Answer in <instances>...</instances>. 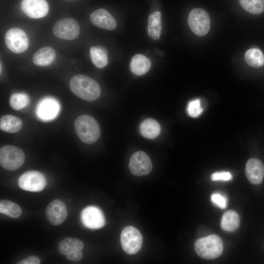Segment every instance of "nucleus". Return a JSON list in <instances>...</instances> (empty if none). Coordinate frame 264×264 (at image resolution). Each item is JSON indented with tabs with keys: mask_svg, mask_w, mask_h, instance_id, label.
I'll return each instance as SVG.
<instances>
[{
	"mask_svg": "<svg viewBox=\"0 0 264 264\" xmlns=\"http://www.w3.org/2000/svg\"><path fill=\"white\" fill-rule=\"evenodd\" d=\"M69 88L75 95L88 101H94L101 95V88L98 83L84 75L77 74L73 76L69 82Z\"/></svg>",
	"mask_w": 264,
	"mask_h": 264,
	"instance_id": "nucleus-1",
	"label": "nucleus"
},
{
	"mask_svg": "<svg viewBox=\"0 0 264 264\" xmlns=\"http://www.w3.org/2000/svg\"><path fill=\"white\" fill-rule=\"evenodd\" d=\"M74 129L79 139L86 144L96 142L100 136V128L97 121L88 115L78 116L74 122Z\"/></svg>",
	"mask_w": 264,
	"mask_h": 264,
	"instance_id": "nucleus-2",
	"label": "nucleus"
},
{
	"mask_svg": "<svg viewBox=\"0 0 264 264\" xmlns=\"http://www.w3.org/2000/svg\"><path fill=\"white\" fill-rule=\"evenodd\" d=\"M197 254L205 259L212 260L219 257L223 251V243L216 235H211L198 239L195 244Z\"/></svg>",
	"mask_w": 264,
	"mask_h": 264,
	"instance_id": "nucleus-3",
	"label": "nucleus"
},
{
	"mask_svg": "<svg viewBox=\"0 0 264 264\" xmlns=\"http://www.w3.org/2000/svg\"><path fill=\"white\" fill-rule=\"evenodd\" d=\"M24 160V154L18 147L5 145L0 149V164L4 169L16 170L22 165Z\"/></svg>",
	"mask_w": 264,
	"mask_h": 264,
	"instance_id": "nucleus-4",
	"label": "nucleus"
},
{
	"mask_svg": "<svg viewBox=\"0 0 264 264\" xmlns=\"http://www.w3.org/2000/svg\"><path fill=\"white\" fill-rule=\"evenodd\" d=\"M188 23L190 28L196 35L203 36L210 28V19L208 13L202 8H195L189 13Z\"/></svg>",
	"mask_w": 264,
	"mask_h": 264,
	"instance_id": "nucleus-5",
	"label": "nucleus"
},
{
	"mask_svg": "<svg viewBox=\"0 0 264 264\" xmlns=\"http://www.w3.org/2000/svg\"><path fill=\"white\" fill-rule=\"evenodd\" d=\"M121 244L124 251L129 254L137 253L141 248L143 238L139 231L132 226L124 228L121 234Z\"/></svg>",
	"mask_w": 264,
	"mask_h": 264,
	"instance_id": "nucleus-6",
	"label": "nucleus"
},
{
	"mask_svg": "<svg viewBox=\"0 0 264 264\" xmlns=\"http://www.w3.org/2000/svg\"><path fill=\"white\" fill-rule=\"evenodd\" d=\"M5 43L8 49L16 53L24 52L29 44L27 35L18 28H12L7 31L5 35Z\"/></svg>",
	"mask_w": 264,
	"mask_h": 264,
	"instance_id": "nucleus-7",
	"label": "nucleus"
},
{
	"mask_svg": "<svg viewBox=\"0 0 264 264\" xmlns=\"http://www.w3.org/2000/svg\"><path fill=\"white\" fill-rule=\"evenodd\" d=\"M46 180L44 176L37 171H27L19 177V186L22 190L29 192H40L45 187Z\"/></svg>",
	"mask_w": 264,
	"mask_h": 264,
	"instance_id": "nucleus-8",
	"label": "nucleus"
},
{
	"mask_svg": "<svg viewBox=\"0 0 264 264\" xmlns=\"http://www.w3.org/2000/svg\"><path fill=\"white\" fill-rule=\"evenodd\" d=\"M53 32L57 37L66 40L76 39L80 33L78 22L72 18H65L57 21L53 26Z\"/></svg>",
	"mask_w": 264,
	"mask_h": 264,
	"instance_id": "nucleus-9",
	"label": "nucleus"
},
{
	"mask_svg": "<svg viewBox=\"0 0 264 264\" xmlns=\"http://www.w3.org/2000/svg\"><path fill=\"white\" fill-rule=\"evenodd\" d=\"M129 167L131 173L135 176L148 175L152 169V163L148 155L143 151L134 153L131 156Z\"/></svg>",
	"mask_w": 264,
	"mask_h": 264,
	"instance_id": "nucleus-10",
	"label": "nucleus"
},
{
	"mask_svg": "<svg viewBox=\"0 0 264 264\" xmlns=\"http://www.w3.org/2000/svg\"><path fill=\"white\" fill-rule=\"evenodd\" d=\"M81 219L83 224L89 229H99L105 224L102 211L94 206H89L84 208L81 214Z\"/></svg>",
	"mask_w": 264,
	"mask_h": 264,
	"instance_id": "nucleus-11",
	"label": "nucleus"
},
{
	"mask_svg": "<svg viewBox=\"0 0 264 264\" xmlns=\"http://www.w3.org/2000/svg\"><path fill=\"white\" fill-rule=\"evenodd\" d=\"M67 215L66 204L58 199L50 202L45 210L46 217L48 221L53 225L62 224L66 220Z\"/></svg>",
	"mask_w": 264,
	"mask_h": 264,
	"instance_id": "nucleus-12",
	"label": "nucleus"
},
{
	"mask_svg": "<svg viewBox=\"0 0 264 264\" xmlns=\"http://www.w3.org/2000/svg\"><path fill=\"white\" fill-rule=\"evenodd\" d=\"M21 8L24 14L32 19L43 18L49 11L48 4L45 0H22Z\"/></svg>",
	"mask_w": 264,
	"mask_h": 264,
	"instance_id": "nucleus-13",
	"label": "nucleus"
},
{
	"mask_svg": "<svg viewBox=\"0 0 264 264\" xmlns=\"http://www.w3.org/2000/svg\"><path fill=\"white\" fill-rule=\"evenodd\" d=\"M60 110L58 102L52 98H45L38 104L36 113L41 119L48 121L54 119Z\"/></svg>",
	"mask_w": 264,
	"mask_h": 264,
	"instance_id": "nucleus-14",
	"label": "nucleus"
},
{
	"mask_svg": "<svg viewBox=\"0 0 264 264\" xmlns=\"http://www.w3.org/2000/svg\"><path fill=\"white\" fill-rule=\"evenodd\" d=\"M91 23L94 25L108 30L114 29L116 22L112 15L105 9H99L93 11L90 15Z\"/></svg>",
	"mask_w": 264,
	"mask_h": 264,
	"instance_id": "nucleus-15",
	"label": "nucleus"
},
{
	"mask_svg": "<svg viewBox=\"0 0 264 264\" xmlns=\"http://www.w3.org/2000/svg\"><path fill=\"white\" fill-rule=\"evenodd\" d=\"M245 174L248 180L254 184L260 183L264 176V166L258 159H249L245 166Z\"/></svg>",
	"mask_w": 264,
	"mask_h": 264,
	"instance_id": "nucleus-16",
	"label": "nucleus"
},
{
	"mask_svg": "<svg viewBox=\"0 0 264 264\" xmlns=\"http://www.w3.org/2000/svg\"><path fill=\"white\" fill-rule=\"evenodd\" d=\"M55 50L49 46L40 48L33 56L34 64L40 66H46L51 64L56 58Z\"/></svg>",
	"mask_w": 264,
	"mask_h": 264,
	"instance_id": "nucleus-17",
	"label": "nucleus"
},
{
	"mask_svg": "<svg viewBox=\"0 0 264 264\" xmlns=\"http://www.w3.org/2000/svg\"><path fill=\"white\" fill-rule=\"evenodd\" d=\"M151 67L150 60L142 54H136L131 60L130 68L131 71L137 76L146 73Z\"/></svg>",
	"mask_w": 264,
	"mask_h": 264,
	"instance_id": "nucleus-18",
	"label": "nucleus"
},
{
	"mask_svg": "<svg viewBox=\"0 0 264 264\" xmlns=\"http://www.w3.org/2000/svg\"><path fill=\"white\" fill-rule=\"evenodd\" d=\"M140 132L145 138L153 139L160 134L161 128L156 120L148 118L143 121L139 127Z\"/></svg>",
	"mask_w": 264,
	"mask_h": 264,
	"instance_id": "nucleus-19",
	"label": "nucleus"
},
{
	"mask_svg": "<svg viewBox=\"0 0 264 264\" xmlns=\"http://www.w3.org/2000/svg\"><path fill=\"white\" fill-rule=\"evenodd\" d=\"M84 247V243L81 240L68 237L62 240L59 242L58 249L61 254L67 255L74 251H82Z\"/></svg>",
	"mask_w": 264,
	"mask_h": 264,
	"instance_id": "nucleus-20",
	"label": "nucleus"
},
{
	"mask_svg": "<svg viewBox=\"0 0 264 264\" xmlns=\"http://www.w3.org/2000/svg\"><path fill=\"white\" fill-rule=\"evenodd\" d=\"M161 14L159 11H155L149 16L147 26L148 34L154 40L159 39L161 30Z\"/></svg>",
	"mask_w": 264,
	"mask_h": 264,
	"instance_id": "nucleus-21",
	"label": "nucleus"
},
{
	"mask_svg": "<svg viewBox=\"0 0 264 264\" xmlns=\"http://www.w3.org/2000/svg\"><path fill=\"white\" fill-rule=\"evenodd\" d=\"M22 126V120L16 116L7 114L0 120V128L5 132L14 133L19 132Z\"/></svg>",
	"mask_w": 264,
	"mask_h": 264,
	"instance_id": "nucleus-22",
	"label": "nucleus"
},
{
	"mask_svg": "<svg viewBox=\"0 0 264 264\" xmlns=\"http://www.w3.org/2000/svg\"><path fill=\"white\" fill-rule=\"evenodd\" d=\"M108 51L101 45L92 46L90 48V54L92 63L97 67L106 66L108 63Z\"/></svg>",
	"mask_w": 264,
	"mask_h": 264,
	"instance_id": "nucleus-23",
	"label": "nucleus"
},
{
	"mask_svg": "<svg viewBox=\"0 0 264 264\" xmlns=\"http://www.w3.org/2000/svg\"><path fill=\"white\" fill-rule=\"evenodd\" d=\"M240 220V217L237 212L233 210H228L222 217L221 228L228 232L235 231L239 226Z\"/></svg>",
	"mask_w": 264,
	"mask_h": 264,
	"instance_id": "nucleus-24",
	"label": "nucleus"
},
{
	"mask_svg": "<svg viewBox=\"0 0 264 264\" xmlns=\"http://www.w3.org/2000/svg\"><path fill=\"white\" fill-rule=\"evenodd\" d=\"M244 58L246 63L254 68L260 67L264 64V56L257 48L248 50L245 53Z\"/></svg>",
	"mask_w": 264,
	"mask_h": 264,
	"instance_id": "nucleus-25",
	"label": "nucleus"
},
{
	"mask_svg": "<svg viewBox=\"0 0 264 264\" xmlns=\"http://www.w3.org/2000/svg\"><path fill=\"white\" fill-rule=\"evenodd\" d=\"M0 212L12 218H19L22 213L21 207L8 200H1L0 201Z\"/></svg>",
	"mask_w": 264,
	"mask_h": 264,
	"instance_id": "nucleus-26",
	"label": "nucleus"
},
{
	"mask_svg": "<svg viewBox=\"0 0 264 264\" xmlns=\"http://www.w3.org/2000/svg\"><path fill=\"white\" fill-rule=\"evenodd\" d=\"M242 7L253 14H259L264 11V0H239Z\"/></svg>",
	"mask_w": 264,
	"mask_h": 264,
	"instance_id": "nucleus-27",
	"label": "nucleus"
},
{
	"mask_svg": "<svg viewBox=\"0 0 264 264\" xmlns=\"http://www.w3.org/2000/svg\"><path fill=\"white\" fill-rule=\"evenodd\" d=\"M28 103V96L23 93H14L11 95L9 99L10 106L17 110L23 109Z\"/></svg>",
	"mask_w": 264,
	"mask_h": 264,
	"instance_id": "nucleus-28",
	"label": "nucleus"
},
{
	"mask_svg": "<svg viewBox=\"0 0 264 264\" xmlns=\"http://www.w3.org/2000/svg\"><path fill=\"white\" fill-rule=\"evenodd\" d=\"M202 110L199 99H195L189 102L187 107V111L189 116L197 117L202 113Z\"/></svg>",
	"mask_w": 264,
	"mask_h": 264,
	"instance_id": "nucleus-29",
	"label": "nucleus"
},
{
	"mask_svg": "<svg viewBox=\"0 0 264 264\" xmlns=\"http://www.w3.org/2000/svg\"><path fill=\"white\" fill-rule=\"evenodd\" d=\"M211 200L214 204L221 209H224L227 206V198L220 193L212 194Z\"/></svg>",
	"mask_w": 264,
	"mask_h": 264,
	"instance_id": "nucleus-30",
	"label": "nucleus"
},
{
	"mask_svg": "<svg viewBox=\"0 0 264 264\" xmlns=\"http://www.w3.org/2000/svg\"><path fill=\"white\" fill-rule=\"evenodd\" d=\"M211 177L213 181H229L232 179V176L229 172L222 171L213 173Z\"/></svg>",
	"mask_w": 264,
	"mask_h": 264,
	"instance_id": "nucleus-31",
	"label": "nucleus"
},
{
	"mask_svg": "<svg viewBox=\"0 0 264 264\" xmlns=\"http://www.w3.org/2000/svg\"><path fill=\"white\" fill-rule=\"evenodd\" d=\"M41 260L39 257L36 256H29L18 262V264H39Z\"/></svg>",
	"mask_w": 264,
	"mask_h": 264,
	"instance_id": "nucleus-32",
	"label": "nucleus"
},
{
	"mask_svg": "<svg viewBox=\"0 0 264 264\" xmlns=\"http://www.w3.org/2000/svg\"><path fill=\"white\" fill-rule=\"evenodd\" d=\"M83 258L82 251H76L66 255V259L70 261L78 262Z\"/></svg>",
	"mask_w": 264,
	"mask_h": 264,
	"instance_id": "nucleus-33",
	"label": "nucleus"
},
{
	"mask_svg": "<svg viewBox=\"0 0 264 264\" xmlns=\"http://www.w3.org/2000/svg\"><path fill=\"white\" fill-rule=\"evenodd\" d=\"M1 64L0 63V73H1Z\"/></svg>",
	"mask_w": 264,
	"mask_h": 264,
	"instance_id": "nucleus-34",
	"label": "nucleus"
}]
</instances>
